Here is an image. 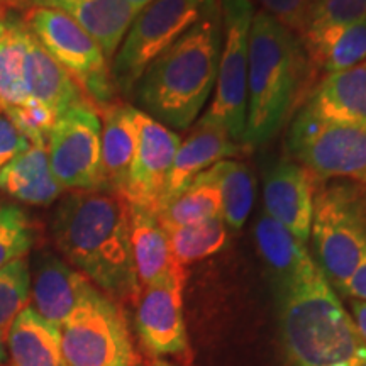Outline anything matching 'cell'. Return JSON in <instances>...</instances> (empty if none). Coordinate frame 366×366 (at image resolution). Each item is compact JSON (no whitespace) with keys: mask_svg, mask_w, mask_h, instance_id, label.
Instances as JSON below:
<instances>
[{"mask_svg":"<svg viewBox=\"0 0 366 366\" xmlns=\"http://www.w3.org/2000/svg\"><path fill=\"white\" fill-rule=\"evenodd\" d=\"M63 259L117 304H136L141 287L131 248L129 204L112 192H68L51 221Z\"/></svg>","mask_w":366,"mask_h":366,"instance_id":"6da1fadb","label":"cell"},{"mask_svg":"<svg viewBox=\"0 0 366 366\" xmlns=\"http://www.w3.org/2000/svg\"><path fill=\"white\" fill-rule=\"evenodd\" d=\"M221 48L217 2L146 68L132 94L139 111L170 129L190 127L216 86Z\"/></svg>","mask_w":366,"mask_h":366,"instance_id":"7a4b0ae2","label":"cell"},{"mask_svg":"<svg viewBox=\"0 0 366 366\" xmlns=\"http://www.w3.org/2000/svg\"><path fill=\"white\" fill-rule=\"evenodd\" d=\"M290 366H363L366 342L317 263L278 287Z\"/></svg>","mask_w":366,"mask_h":366,"instance_id":"3957f363","label":"cell"},{"mask_svg":"<svg viewBox=\"0 0 366 366\" xmlns=\"http://www.w3.org/2000/svg\"><path fill=\"white\" fill-rule=\"evenodd\" d=\"M310 63L300 36L264 11L249 29L248 109L242 146L259 148L282 129L299 102Z\"/></svg>","mask_w":366,"mask_h":366,"instance_id":"277c9868","label":"cell"},{"mask_svg":"<svg viewBox=\"0 0 366 366\" xmlns=\"http://www.w3.org/2000/svg\"><path fill=\"white\" fill-rule=\"evenodd\" d=\"M219 0H154L137 12L111 61L116 92L132 97L146 68Z\"/></svg>","mask_w":366,"mask_h":366,"instance_id":"5b68a950","label":"cell"},{"mask_svg":"<svg viewBox=\"0 0 366 366\" xmlns=\"http://www.w3.org/2000/svg\"><path fill=\"white\" fill-rule=\"evenodd\" d=\"M66 366H134L137 355L121 304L90 285L59 327Z\"/></svg>","mask_w":366,"mask_h":366,"instance_id":"8992f818","label":"cell"},{"mask_svg":"<svg viewBox=\"0 0 366 366\" xmlns=\"http://www.w3.org/2000/svg\"><path fill=\"white\" fill-rule=\"evenodd\" d=\"M310 239L319 268L342 290L366 254V217L356 192L346 185H319Z\"/></svg>","mask_w":366,"mask_h":366,"instance_id":"52a82bcc","label":"cell"},{"mask_svg":"<svg viewBox=\"0 0 366 366\" xmlns=\"http://www.w3.org/2000/svg\"><path fill=\"white\" fill-rule=\"evenodd\" d=\"M22 19L46 53L79 84L95 109L114 102L117 92L111 63L100 46L70 16L53 7L31 6Z\"/></svg>","mask_w":366,"mask_h":366,"instance_id":"ba28073f","label":"cell"},{"mask_svg":"<svg viewBox=\"0 0 366 366\" xmlns=\"http://www.w3.org/2000/svg\"><path fill=\"white\" fill-rule=\"evenodd\" d=\"M222 14V48L214 99L204 119L221 126L242 144L248 109V51L254 7L251 0H219Z\"/></svg>","mask_w":366,"mask_h":366,"instance_id":"9c48e42d","label":"cell"},{"mask_svg":"<svg viewBox=\"0 0 366 366\" xmlns=\"http://www.w3.org/2000/svg\"><path fill=\"white\" fill-rule=\"evenodd\" d=\"M49 167L63 190L105 192L102 122L94 104L75 105L54 122L48 141Z\"/></svg>","mask_w":366,"mask_h":366,"instance_id":"30bf717a","label":"cell"},{"mask_svg":"<svg viewBox=\"0 0 366 366\" xmlns=\"http://www.w3.org/2000/svg\"><path fill=\"white\" fill-rule=\"evenodd\" d=\"M292 154L319 182L350 178L366 183V129L320 121L300 112L288 137Z\"/></svg>","mask_w":366,"mask_h":366,"instance_id":"8fae6325","label":"cell"},{"mask_svg":"<svg viewBox=\"0 0 366 366\" xmlns=\"http://www.w3.org/2000/svg\"><path fill=\"white\" fill-rule=\"evenodd\" d=\"M187 268L141 288L136 300V326L151 355L190 360L189 334L183 317V287Z\"/></svg>","mask_w":366,"mask_h":366,"instance_id":"7c38bea8","label":"cell"},{"mask_svg":"<svg viewBox=\"0 0 366 366\" xmlns=\"http://www.w3.org/2000/svg\"><path fill=\"white\" fill-rule=\"evenodd\" d=\"M134 117L137 148L122 197L127 204L139 205L157 214L167 190L180 137L139 109H136Z\"/></svg>","mask_w":366,"mask_h":366,"instance_id":"4fadbf2b","label":"cell"},{"mask_svg":"<svg viewBox=\"0 0 366 366\" xmlns=\"http://www.w3.org/2000/svg\"><path fill=\"white\" fill-rule=\"evenodd\" d=\"M317 178L295 162H280L264 177V210L272 219L307 244L312 226Z\"/></svg>","mask_w":366,"mask_h":366,"instance_id":"5bb4252c","label":"cell"},{"mask_svg":"<svg viewBox=\"0 0 366 366\" xmlns=\"http://www.w3.org/2000/svg\"><path fill=\"white\" fill-rule=\"evenodd\" d=\"M90 285L65 259L43 251L31 273V307L59 329Z\"/></svg>","mask_w":366,"mask_h":366,"instance_id":"9a60e30c","label":"cell"},{"mask_svg":"<svg viewBox=\"0 0 366 366\" xmlns=\"http://www.w3.org/2000/svg\"><path fill=\"white\" fill-rule=\"evenodd\" d=\"M241 146L232 141L221 126L204 117L200 119L194 131L178 146L162 205L185 190L202 172L222 159L239 154Z\"/></svg>","mask_w":366,"mask_h":366,"instance_id":"2e32d148","label":"cell"},{"mask_svg":"<svg viewBox=\"0 0 366 366\" xmlns=\"http://www.w3.org/2000/svg\"><path fill=\"white\" fill-rule=\"evenodd\" d=\"M27 6L53 7L65 12L100 46L109 63L137 16L127 0H31Z\"/></svg>","mask_w":366,"mask_h":366,"instance_id":"e0dca14e","label":"cell"},{"mask_svg":"<svg viewBox=\"0 0 366 366\" xmlns=\"http://www.w3.org/2000/svg\"><path fill=\"white\" fill-rule=\"evenodd\" d=\"M302 112L320 121L366 129V61L350 70L326 75Z\"/></svg>","mask_w":366,"mask_h":366,"instance_id":"ac0fdd59","label":"cell"},{"mask_svg":"<svg viewBox=\"0 0 366 366\" xmlns=\"http://www.w3.org/2000/svg\"><path fill=\"white\" fill-rule=\"evenodd\" d=\"M102 122V170L105 192L124 195L137 148L136 107L112 102L99 109Z\"/></svg>","mask_w":366,"mask_h":366,"instance_id":"d6986e66","label":"cell"},{"mask_svg":"<svg viewBox=\"0 0 366 366\" xmlns=\"http://www.w3.org/2000/svg\"><path fill=\"white\" fill-rule=\"evenodd\" d=\"M24 80L29 97L46 105L56 117L75 105L90 102L79 84L46 53L31 31L26 39Z\"/></svg>","mask_w":366,"mask_h":366,"instance_id":"ffe728a7","label":"cell"},{"mask_svg":"<svg viewBox=\"0 0 366 366\" xmlns=\"http://www.w3.org/2000/svg\"><path fill=\"white\" fill-rule=\"evenodd\" d=\"M0 194L33 207H48L65 194L49 167L46 144H31L0 170Z\"/></svg>","mask_w":366,"mask_h":366,"instance_id":"44dd1931","label":"cell"},{"mask_svg":"<svg viewBox=\"0 0 366 366\" xmlns=\"http://www.w3.org/2000/svg\"><path fill=\"white\" fill-rule=\"evenodd\" d=\"M129 224L132 259L141 288L182 268L173 258L167 231L151 210L129 204Z\"/></svg>","mask_w":366,"mask_h":366,"instance_id":"7402d4cb","label":"cell"},{"mask_svg":"<svg viewBox=\"0 0 366 366\" xmlns=\"http://www.w3.org/2000/svg\"><path fill=\"white\" fill-rule=\"evenodd\" d=\"M14 366H66L59 329L27 305L7 331Z\"/></svg>","mask_w":366,"mask_h":366,"instance_id":"603a6c76","label":"cell"},{"mask_svg":"<svg viewBox=\"0 0 366 366\" xmlns=\"http://www.w3.org/2000/svg\"><path fill=\"white\" fill-rule=\"evenodd\" d=\"M300 39L310 66L322 68L327 75L366 61V19L345 27L309 31Z\"/></svg>","mask_w":366,"mask_h":366,"instance_id":"cb8c5ba5","label":"cell"},{"mask_svg":"<svg viewBox=\"0 0 366 366\" xmlns=\"http://www.w3.org/2000/svg\"><path fill=\"white\" fill-rule=\"evenodd\" d=\"M254 239L263 262L273 273L277 288L292 282L315 263L307 244L300 242L267 212L256 222Z\"/></svg>","mask_w":366,"mask_h":366,"instance_id":"d4e9b609","label":"cell"},{"mask_svg":"<svg viewBox=\"0 0 366 366\" xmlns=\"http://www.w3.org/2000/svg\"><path fill=\"white\" fill-rule=\"evenodd\" d=\"M27 29L24 19L0 14V111L26 104L29 94L24 80Z\"/></svg>","mask_w":366,"mask_h":366,"instance_id":"484cf974","label":"cell"},{"mask_svg":"<svg viewBox=\"0 0 366 366\" xmlns=\"http://www.w3.org/2000/svg\"><path fill=\"white\" fill-rule=\"evenodd\" d=\"M221 192L210 170H205L177 197L164 202L154 216L164 231L194 226L221 216Z\"/></svg>","mask_w":366,"mask_h":366,"instance_id":"4316f807","label":"cell"},{"mask_svg":"<svg viewBox=\"0 0 366 366\" xmlns=\"http://www.w3.org/2000/svg\"><path fill=\"white\" fill-rule=\"evenodd\" d=\"M221 192V217L227 227L239 231L254 202V175L248 164L222 159L209 168Z\"/></svg>","mask_w":366,"mask_h":366,"instance_id":"83f0119b","label":"cell"},{"mask_svg":"<svg viewBox=\"0 0 366 366\" xmlns=\"http://www.w3.org/2000/svg\"><path fill=\"white\" fill-rule=\"evenodd\" d=\"M172 254L182 267L200 262L221 251L227 242V226L224 219L214 217L194 226L167 231Z\"/></svg>","mask_w":366,"mask_h":366,"instance_id":"f1b7e54d","label":"cell"},{"mask_svg":"<svg viewBox=\"0 0 366 366\" xmlns=\"http://www.w3.org/2000/svg\"><path fill=\"white\" fill-rule=\"evenodd\" d=\"M31 305V268L26 256L0 268V332L9 327L22 310Z\"/></svg>","mask_w":366,"mask_h":366,"instance_id":"f546056e","label":"cell"},{"mask_svg":"<svg viewBox=\"0 0 366 366\" xmlns=\"http://www.w3.org/2000/svg\"><path fill=\"white\" fill-rule=\"evenodd\" d=\"M36 242V227L17 204L0 205V268L29 253Z\"/></svg>","mask_w":366,"mask_h":366,"instance_id":"4dcf8cb0","label":"cell"},{"mask_svg":"<svg viewBox=\"0 0 366 366\" xmlns=\"http://www.w3.org/2000/svg\"><path fill=\"white\" fill-rule=\"evenodd\" d=\"M365 19L366 0H312L304 34L327 27L358 24Z\"/></svg>","mask_w":366,"mask_h":366,"instance_id":"1f68e13d","label":"cell"},{"mask_svg":"<svg viewBox=\"0 0 366 366\" xmlns=\"http://www.w3.org/2000/svg\"><path fill=\"white\" fill-rule=\"evenodd\" d=\"M14 122V126L29 139L31 144H46L56 116L38 100L29 99L26 104L9 109L4 112Z\"/></svg>","mask_w":366,"mask_h":366,"instance_id":"d6a6232c","label":"cell"},{"mask_svg":"<svg viewBox=\"0 0 366 366\" xmlns=\"http://www.w3.org/2000/svg\"><path fill=\"white\" fill-rule=\"evenodd\" d=\"M258 2L263 6L264 12L302 38L307 26L312 0H258Z\"/></svg>","mask_w":366,"mask_h":366,"instance_id":"836d02e7","label":"cell"},{"mask_svg":"<svg viewBox=\"0 0 366 366\" xmlns=\"http://www.w3.org/2000/svg\"><path fill=\"white\" fill-rule=\"evenodd\" d=\"M29 148V139L0 111V170Z\"/></svg>","mask_w":366,"mask_h":366,"instance_id":"e575fe53","label":"cell"},{"mask_svg":"<svg viewBox=\"0 0 366 366\" xmlns=\"http://www.w3.org/2000/svg\"><path fill=\"white\" fill-rule=\"evenodd\" d=\"M341 292H345L346 295L353 297L356 300L366 302V254L358 267H356L353 274L347 278Z\"/></svg>","mask_w":366,"mask_h":366,"instance_id":"d590c367","label":"cell"},{"mask_svg":"<svg viewBox=\"0 0 366 366\" xmlns=\"http://www.w3.org/2000/svg\"><path fill=\"white\" fill-rule=\"evenodd\" d=\"M350 305H351V317L355 320L356 329H358L361 337H363V341L366 342V302L353 299Z\"/></svg>","mask_w":366,"mask_h":366,"instance_id":"8d00e7d4","label":"cell"},{"mask_svg":"<svg viewBox=\"0 0 366 366\" xmlns=\"http://www.w3.org/2000/svg\"><path fill=\"white\" fill-rule=\"evenodd\" d=\"M7 336L4 332H0V366L7 361Z\"/></svg>","mask_w":366,"mask_h":366,"instance_id":"74e56055","label":"cell"},{"mask_svg":"<svg viewBox=\"0 0 366 366\" xmlns=\"http://www.w3.org/2000/svg\"><path fill=\"white\" fill-rule=\"evenodd\" d=\"M31 0H0V9L2 7H14V6H21L26 7Z\"/></svg>","mask_w":366,"mask_h":366,"instance_id":"f35d334b","label":"cell"},{"mask_svg":"<svg viewBox=\"0 0 366 366\" xmlns=\"http://www.w3.org/2000/svg\"><path fill=\"white\" fill-rule=\"evenodd\" d=\"M127 2L131 4L132 7L136 9L137 12L141 11V9H144L146 6H148V4H151V2H154V0H127Z\"/></svg>","mask_w":366,"mask_h":366,"instance_id":"ab89813d","label":"cell"},{"mask_svg":"<svg viewBox=\"0 0 366 366\" xmlns=\"http://www.w3.org/2000/svg\"><path fill=\"white\" fill-rule=\"evenodd\" d=\"M149 361V366H173L172 363H168L167 360H162V358H157V356H154V358H151V360H148Z\"/></svg>","mask_w":366,"mask_h":366,"instance_id":"60d3db41","label":"cell"},{"mask_svg":"<svg viewBox=\"0 0 366 366\" xmlns=\"http://www.w3.org/2000/svg\"><path fill=\"white\" fill-rule=\"evenodd\" d=\"M134 366H149V361L148 360H143V361L137 360V363Z\"/></svg>","mask_w":366,"mask_h":366,"instance_id":"b9f144b4","label":"cell"},{"mask_svg":"<svg viewBox=\"0 0 366 366\" xmlns=\"http://www.w3.org/2000/svg\"><path fill=\"white\" fill-rule=\"evenodd\" d=\"M363 366H366V365H363Z\"/></svg>","mask_w":366,"mask_h":366,"instance_id":"7bdbcfd3","label":"cell"}]
</instances>
